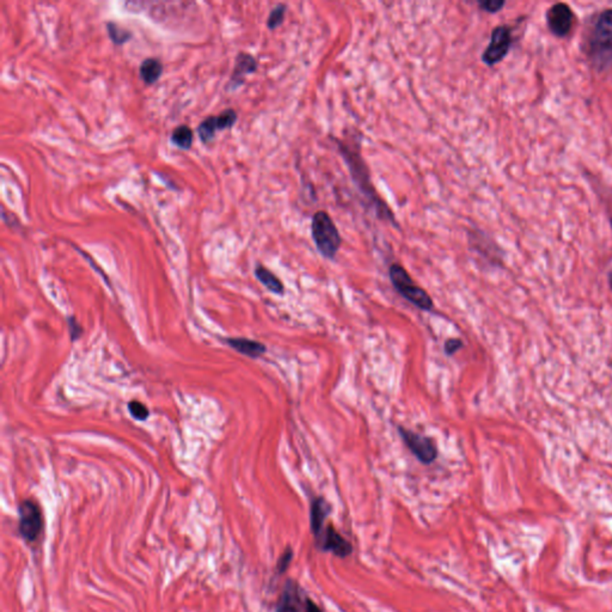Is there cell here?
<instances>
[{
  "mask_svg": "<svg viewBox=\"0 0 612 612\" xmlns=\"http://www.w3.org/2000/svg\"><path fill=\"white\" fill-rule=\"evenodd\" d=\"M106 27H107L108 36L110 38L111 42L116 46H123L133 36L132 31L128 30L127 28L121 27L120 24L113 21H108Z\"/></svg>",
  "mask_w": 612,
  "mask_h": 612,
  "instance_id": "obj_17",
  "label": "cell"
},
{
  "mask_svg": "<svg viewBox=\"0 0 612 612\" xmlns=\"http://www.w3.org/2000/svg\"><path fill=\"white\" fill-rule=\"evenodd\" d=\"M311 236L322 256L327 260H334L336 257L342 244V237L333 218L325 210H317L312 215Z\"/></svg>",
  "mask_w": 612,
  "mask_h": 612,
  "instance_id": "obj_3",
  "label": "cell"
},
{
  "mask_svg": "<svg viewBox=\"0 0 612 612\" xmlns=\"http://www.w3.org/2000/svg\"><path fill=\"white\" fill-rule=\"evenodd\" d=\"M330 505L327 502L324 497H316L311 502L310 523L311 531L314 536L321 531L324 526L327 516H329Z\"/></svg>",
  "mask_w": 612,
  "mask_h": 612,
  "instance_id": "obj_13",
  "label": "cell"
},
{
  "mask_svg": "<svg viewBox=\"0 0 612 612\" xmlns=\"http://www.w3.org/2000/svg\"><path fill=\"white\" fill-rule=\"evenodd\" d=\"M286 10V4H278L272 8L267 19V27L271 30H276V28H279L283 23Z\"/></svg>",
  "mask_w": 612,
  "mask_h": 612,
  "instance_id": "obj_19",
  "label": "cell"
},
{
  "mask_svg": "<svg viewBox=\"0 0 612 612\" xmlns=\"http://www.w3.org/2000/svg\"><path fill=\"white\" fill-rule=\"evenodd\" d=\"M505 0H483L478 1V6L482 11L488 12V13H497L502 11V8L505 6Z\"/></svg>",
  "mask_w": 612,
  "mask_h": 612,
  "instance_id": "obj_22",
  "label": "cell"
},
{
  "mask_svg": "<svg viewBox=\"0 0 612 612\" xmlns=\"http://www.w3.org/2000/svg\"><path fill=\"white\" fill-rule=\"evenodd\" d=\"M217 130H219L217 116H213V115L207 116L206 119L201 121L199 126H198V134H199L200 140L203 144H210V142H213Z\"/></svg>",
  "mask_w": 612,
  "mask_h": 612,
  "instance_id": "obj_18",
  "label": "cell"
},
{
  "mask_svg": "<svg viewBox=\"0 0 612 612\" xmlns=\"http://www.w3.org/2000/svg\"><path fill=\"white\" fill-rule=\"evenodd\" d=\"M237 111L232 108H227L222 110L220 114L217 115V123H218L219 130H229L232 128L234 123H237Z\"/></svg>",
  "mask_w": 612,
  "mask_h": 612,
  "instance_id": "obj_20",
  "label": "cell"
},
{
  "mask_svg": "<svg viewBox=\"0 0 612 612\" xmlns=\"http://www.w3.org/2000/svg\"><path fill=\"white\" fill-rule=\"evenodd\" d=\"M274 612H322V610L297 582L287 580Z\"/></svg>",
  "mask_w": 612,
  "mask_h": 612,
  "instance_id": "obj_6",
  "label": "cell"
},
{
  "mask_svg": "<svg viewBox=\"0 0 612 612\" xmlns=\"http://www.w3.org/2000/svg\"><path fill=\"white\" fill-rule=\"evenodd\" d=\"M464 346L463 341L460 340V339H448L446 340L444 344V351L446 353V356H451L455 354V353L458 352L459 349H462V347Z\"/></svg>",
  "mask_w": 612,
  "mask_h": 612,
  "instance_id": "obj_23",
  "label": "cell"
},
{
  "mask_svg": "<svg viewBox=\"0 0 612 612\" xmlns=\"http://www.w3.org/2000/svg\"><path fill=\"white\" fill-rule=\"evenodd\" d=\"M397 431L407 448H409V451L421 463L431 464L438 458V448L433 439L429 436H421L419 433L413 432L402 426H398Z\"/></svg>",
  "mask_w": 612,
  "mask_h": 612,
  "instance_id": "obj_8",
  "label": "cell"
},
{
  "mask_svg": "<svg viewBox=\"0 0 612 612\" xmlns=\"http://www.w3.org/2000/svg\"><path fill=\"white\" fill-rule=\"evenodd\" d=\"M548 29L556 38H567L575 23V13L566 3H556L548 8L545 13Z\"/></svg>",
  "mask_w": 612,
  "mask_h": 612,
  "instance_id": "obj_9",
  "label": "cell"
},
{
  "mask_svg": "<svg viewBox=\"0 0 612 612\" xmlns=\"http://www.w3.org/2000/svg\"><path fill=\"white\" fill-rule=\"evenodd\" d=\"M292 550L290 548H287L286 551L281 555V557H280L279 562H278V570H279L280 573H283L285 570H286L287 567L290 565L292 560Z\"/></svg>",
  "mask_w": 612,
  "mask_h": 612,
  "instance_id": "obj_24",
  "label": "cell"
},
{
  "mask_svg": "<svg viewBox=\"0 0 612 612\" xmlns=\"http://www.w3.org/2000/svg\"><path fill=\"white\" fill-rule=\"evenodd\" d=\"M255 276L267 288L268 291L272 292L274 295H283L285 286H283V281L274 273L271 272L268 268L264 267L262 264H257L256 268H255Z\"/></svg>",
  "mask_w": 612,
  "mask_h": 612,
  "instance_id": "obj_14",
  "label": "cell"
},
{
  "mask_svg": "<svg viewBox=\"0 0 612 612\" xmlns=\"http://www.w3.org/2000/svg\"><path fill=\"white\" fill-rule=\"evenodd\" d=\"M608 287H610V290H611V291H612V269H610V271H608Z\"/></svg>",
  "mask_w": 612,
  "mask_h": 612,
  "instance_id": "obj_26",
  "label": "cell"
},
{
  "mask_svg": "<svg viewBox=\"0 0 612 612\" xmlns=\"http://www.w3.org/2000/svg\"><path fill=\"white\" fill-rule=\"evenodd\" d=\"M128 410H130V415L138 421H145L149 415V410L147 409V407L139 401H130L128 403Z\"/></svg>",
  "mask_w": 612,
  "mask_h": 612,
  "instance_id": "obj_21",
  "label": "cell"
},
{
  "mask_svg": "<svg viewBox=\"0 0 612 612\" xmlns=\"http://www.w3.org/2000/svg\"><path fill=\"white\" fill-rule=\"evenodd\" d=\"M163 73V64L156 57H147L140 64L139 74L146 85H152L158 81Z\"/></svg>",
  "mask_w": 612,
  "mask_h": 612,
  "instance_id": "obj_15",
  "label": "cell"
},
{
  "mask_svg": "<svg viewBox=\"0 0 612 612\" xmlns=\"http://www.w3.org/2000/svg\"><path fill=\"white\" fill-rule=\"evenodd\" d=\"M69 333H71V336H72L73 340H76V339H78V337H79V335H81V328H79V327H78V323H76V319H73V318H71V319H69Z\"/></svg>",
  "mask_w": 612,
  "mask_h": 612,
  "instance_id": "obj_25",
  "label": "cell"
},
{
  "mask_svg": "<svg viewBox=\"0 0 612 612\" xmlns=\"http://www.w3.org/2000/svg\"><path fill=\"white\" fill-rule=\"evenodd\" d=\"M317 544L322 550L330 551L336 556L346 557L352 554V545L348 540H344V537L332 526L328 525L327 528H322L321 531L314 535Z\"/></svg>",
  "mask_w": 612,
  "mask_h": 612,
  "instance_id": "obj_10",
  "label": "cell"
},
{
  "mask_svg": "<svg viewBox=\"0 0 612 612\" xmlns=\"http://www.w3.org/2000/svg\"><path fill=\"white\" fill-rule=\"evenodd\" d=\"M582 50L593 69L604 72L612 67V8H604L589 21Z\"/></svg>",
  "mask_w": 612,
  "mask_h": 612,
  "instance_id": "obj_2",
  "label": "cell"
},
{
  "mask_svg": "<svg viewBox=\"0 0 612 612\" xmlns=\"http://www.w3.org/2000/svg\"><path fill=\"white\" fill-rule=\"evenodd\" d=\"M257 66L259 64L256 57H253L251 54L239 52L234 60V71L231 73L229 84L226 89L230 91H234L236 89L241 88L242 85L244 84L246 76L256 72Z\"/></svg>",
  "mask_w": 612,
  "mask_h": 612,
  "instance_id": "obj_11",
  "label": "cell"
},
{
  "mask_svg": "<svg viewBox=\"0 0 612 612\" xmlns=\"http://www.w3.org/2000/svg\"><path fill=\"white\" fill-rule=\"evenodd\" d=\"M611 226H612V219H611Z\"/></svg>",
  "mask_w": 612,
  "mask_h": 612,
  "instance_id": "obj_27",
  "label": "cell"
},
{
  "mask_svg": "<svg viewBox=\"0 0 612 612\" xmlns=\"http://www.w3.org/2000/svg\"><path fill=\"white\" fill-rule=\"evenodd\" d=\"M389 278L398 295L422 311H432L434 302L429 292L414 283L406 268L400 264H392L389 268Z\"/></svg>",
  "mask_w": 612,
  "mask_h": 612,
  "instance_id": "obj_4",
  "label": "cell"
},
{
  "mask_svg": "<svg viewBox=\"0 0 612 612\" xmlns=\"http://www.w3.org/2000/svg\"><path fill=\"white\" fill-rule=\"evenodd\" d=\"M336 142L337 147L340 151L341 156L344 158L346 164L351 171L354 184L358 191L368 205V210L375 212V217H378L382 222H389L395 227H400L398 222L395 218L394 212L384 200L380 198L378 191H375V186L372 183L370 169L366 162L363 161L360 146L352 145V142H342L339 139L334 138Z\"/></svg>",
  "mask_w": 612,
  "mask_h": 612,
  "instance_id": "obj_1",
  "label": "cell"
},
{
  "mask_svg": "<svg viewBox=\"0 0 612 612\" xmlns=\"http://www.w3.org/2000/svg\"><path fill=\"white\" fill-rule=\"evenodd\" d=\"M226 342L236 352L241 353L243 356H249L251 359H257V358H260V356H264V353L267 352V347L264 344H261L259 341L244 339V337L227 339Z\"/></svg>",
  "mask_w": 612,
  "mask_h": 612,
  "instance_id": "obj_12",
  "label": "cell"
},
{
  "mask_svg": "<svg viewBox=\"0 0 612 612\" xmlns=\"http://www.w3.org/2000/svg\"><path fill=\"white\" fill-rule=\"evenodd\" d=\"M45 531V516L41 506L31 499L22 500L18 506V533L29 545L40 543Z\"/></svg>",
  "mask_w": 612,
  "mask_h": 612,
  "instance_id": "obj_5",
  "label": "cell"
},
{
  "mask_svg": "<svg viewBox=\"0 0 612 612\" xmlns=\"http://www.w3.org/2000/svg\"><path fill=\"white\" fill-rule=\"evenodd\" d=\"M512 29L509 26H497L490 35V42L482 54V62L487 66L502 62L512 48Z\"/></svg>",
  "mask_w": 612,
  "mask_h": 612,
  "instance_id": "obj_7",
  "label": "cell"
},
{
  "mask_svg": "<svg viewBox=\"0 0 612 612\" xmlns=\"http://www.w3.org/2000/svg\"><path fill=\"white\" fill-rule=\"evenodd\" d=\"M171 142L178 149H191L193 142H194V132L191 127L186 126V125L177 126L175 130H172Z\"/></svg>",
  "mask_w": 612,
  "mask_h": 612,
  "instance_id": "obj_16",
  "label": "cell"
}]
</instances>
